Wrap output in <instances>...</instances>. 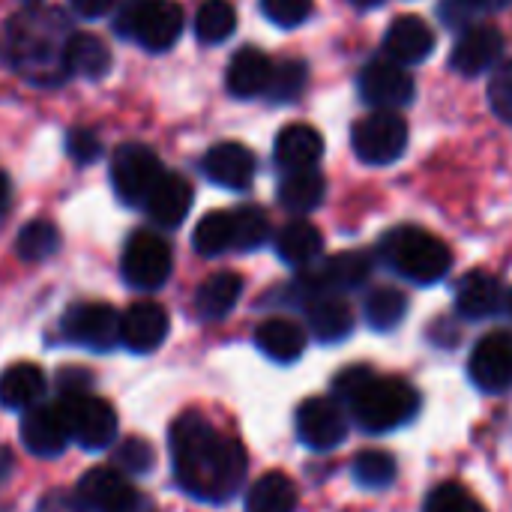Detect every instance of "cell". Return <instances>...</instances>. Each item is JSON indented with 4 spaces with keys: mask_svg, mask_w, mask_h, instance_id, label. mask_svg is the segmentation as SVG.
I'll use <instances>...</instances> for the list:
<instances>
[{
    "mask_svg": "<svg viewBox=\"0 0 512 512\" xmlns=\"http://www.w3.org/2000/svg\"><path fill=\"white\" fill-rule=\"evenodd\" d=\"M372 273V258L366 252H339L327 258L318 270L306 273L300 279V288L312 297L318 294H339V291H354L360 288Z\"/></svg>",
    "mask_w": 512,
    "mask_h": 512,
    "instance_id": "15",
    "label": "cell"
},
{
    "mask_svg": "<svg viewBox=\"0 0 512 512\" xmlns=\"http://www.w3.org/2000/svg\"><path fill=\"white\" fill-rule=\"evenodd\" d=\"M351 3H354L357 9H372V6H381L384 0H351Z\"/></svg>",
    "mask_w": 512,
    "mask_h": 512,
    "instance_id": "50",
    "label": "cell"
},
{
    "mask_svg": "<svg viewBox=\"0 0 512 512\" xmlns=\"http://www.w3.org/2000/svg\"><path fill=\"white\" fill-rule=\"evenodd\" d=\"M192 243H195V252L204 255V258H216V255H222V252L234 249L231 213H225V210L207 213V216L195 225Z\"/></svg>",
    "mask_w": 512,
    "mask_h": 512,
    "instance_id": "35",
    "label": "cell"
},
{
    "mask_svg": "<svg viewBox=\"0 0 512 512\" xmlns=\"http://www.w3.org/2000/svg\"><path fill=\"white\" fill-rule=\"evenodd\" d=\"M381 258L408 282L435 285L453 267V252L444 240L423 228H396L381 240Z\"/></svg>",
    "mask_w": 512,
    "mask_h": 512,
    "instance_id": "4",
    "label": "cell"
},
{
    "mask_svg": "<svg viewBox=\"0 0 512 512\" xmlns=\"http://www.w3.org/2000/svg\"><path fill=\"white\" fill-rule=\"evenodd\" d=\"M306 78H309V69L303 60H282L273 66V75H270V84H267V96L273 102H294L303 87H306Z\"/></svg>",
    "mask_w": 512,
    "mask_h": 512,
    "instance_id": "39",
    "label": "cell"
},
{
    "mask_svg": "<svg viewBox=\"0 0 512 512\" xmlns=\"http://www.w3.org/2000/svg\"><path fill=\"white\" fill-rule=\"evenodd\" d=\"M45 393V375L33 363H15L0 375V405L9 411H27L39 405Z\"/></svg>",
    "mask_w": 512,
    "mask_h": 512,
    "instance_id": "28",
    "label": "cell"
},
{
    "mask_svg": "<svg viewBox=\"0 0 512 512\" xmlns=\"http://www.w3.org/2000/svg\"><path fill=\"white\" fill-rule=\"evenodd\" d=\"M57 408L63 414L69 441H75L81 450L96 453V450H108L111 444H117V432H120L117 414L105 399L87 390V393L63 396Z\"/></svg>",
    "mask_w": 512,
    "mask_h": 512,
    "instance_id": "6",
    "label": "cell"
},
{
    "mask_svg": "<svg viewBox=\"0 0 512 512\" xmlns=\"http://www.w3.org/2000/svg\"><path fill=\"white\" fill-rule=\"evenodd\" d=\"M63 336L87 351H111L120 342V312L108 303H78L63 315Z\"/></svg>",
    "mask_w": 512,
    "mask_h": 512,
    "instance_id": "11",
    "label": "cell"
},
{
    "mask_svg": "<svg viewBox=\"0 0 512 512\" xmlns=\"http://www.w3.org/2000/svg\"><path fill=\"white\" fill-rule=\"evenodd\" d=\"M165 336H168V312L153 300L132 303L120 315V342L132 354H153L165 342Z\"/></svg>",
    "mask_w": 512,
    "mask_h": 512,
    "instance_id": "18",
    "label": "cell"
},
{
    "mask_svg": "<svg viewBox=\"0 0 512 512\" xmlns=\"http://www.w3.org/2000/svg\"><path fill=\"white\" fill-rule=\"evenodd\" d=\"M117 0H69V6L81 15V18H99L105 15Z\"/></svg>",
    "mask_w": 512,
    "mask_h": 512,
    "instance_id": "47",
    "label": "cell"
},
{
    "mask_svg": "<svg viewBox=\"0 0 512 512\" xmlns=\"http://www.w3.org/2000/svg\"><path fill=\"white\" fill-rule=\"evenodd\" d=\"M66 150H69V156H72L75 162L87 165V162L99 159L102 144H99V138H96L90 129H72V132L66 135Z\"/></svg>",
    "mask_w": 512,
    "mask_h": 512,
    "instance_id": "44",
    "label": "cell"
},
{
    "mask_svg": "<svg viewBox=\"0 0 512 512\" xmlns=\"http://www.w3.org/2000/svg\"><path fill=\"white\" fill-rule=\"evenodd\" d=\"M261 12L279 27H297L312 15V0H261Z\"/></svg>",
    "mask_w": 512,
    "mask_h": 512,
    "instance_id": "42",
    "label": "cell"
},
{
    "mask_svg": "<svg viewBox=\"0 0 512 512\" xmlns=\"http://www.w3.org/2000/svg\"><path fill=\"white\" fill-rule=\"evenodd\" d=\"M354 480L357 486L369 489V492H384L396 483V459L384 450H363L357 459H354Z\"/></svg>",
    "mask_w": 512,
    "mask_h": 512,
    "instance_id": "36",
    "label": "cell"
},
{
    "mask_svg": "<svg viewBox=\"0 0 512 512\" xmlns=\"http://www.w3.org/2000/svg\"><path fill=\"white\" fill-rule=\"evenodd\" d=\"M60 249V231L48 219H33L18 231L15 252L24 261H45Z\"/></svg>",
    "mask_w": 512,
    "mask_h": 512,
    "instance_id": "37",
    "label": "cell"
},
{
    "mask_svg": "<svg viewBox=\"0 0 512 512\" xmlns=\"http://www.w3.org/2000/svg\"><path fill=\"white\" fill-rule=\"evenodd\" d=\"M324 153V138L315 126L309 123H291L276 135L273 156L279 168L285 171H300V168H315V162Z\"/></svg>",
    "mask_w": 512,
    "mask_h": 512,
    "instance_id": "22",
    "label": "cell"
},
{
    "mask_svg": "<svg viewBox=\"0 0 512 512\" xmlns=\"http://www.w3.org/2000/svg\"><path fill=\"white\" fill-rule=\"evenodd\" d=\"M333 393L348 405L357 426L369 435H384L408 426L420 411V393L402 378L375 375L369 366H348L336 375Z\"/></svg>",
    "mask_w": 512,
    "mask_h": 512,
    "instance_id": "2",
    "label": "cell"
},
{
    "mask_svg": "<svg viewBox=\"0 0 512 512\" xmlns=\"http://www.w3.org/2000/svg\"><path fill=\"white\" fill-rule=\"evenodd\" d=\"M297 435L315 453L336 450L348 438V414H345L342 402H336L330 396L306 399L297 408Z\"/></svg>",
    "mask_w": 512,
    "mask_h": 512,
    "instance_id": "12",
    "label": "cell"
},
{
    "mask_svg": "<svg viewBox=\"0 0 512 512\" xmlns=\"http://www.w3.org/2000/svg\"><path fill=\"white\" fill-rule=\"evenodd\" d=\"M120 270L129 288L156 291L171 276V246L153 231H135L123 246Z\"/></svg>",
    "mask_w": 512,
    "mask_h": 512,
    "instance_id": "8",
    "label": "cell"
},
{
    "mask_svg": "<svg viewBox=\"0 0 512 512\" xmlns=\"http://www.w3.org/2000/svg\"><path fill=\"white\" fill-rule=\"evenodd\" d=\"M489 105L492 111L504 120L512 123V60L504 63L495 75H492V84H489Z\"/></svg>",
    "mask_w": 512,
    "mask_h": 512,
    "instance_id": "43",
    "label": "cell"
},
{
    "mask_svg": "<svg viewBox=\"0 0 512 512\" xmlns=\"http://www.w3.org/2000/svg\"><path fill=\"white\" fill-rule=\"evenodd\" d=\"M240 294H243V279L237 273H231V270L213 273L195 291V312L201 321H222L225 315H231Z\"/></svg>",
    "mask_w": 512,
    "mask_h": 512,
    "instance_id": "27",
    "label": "cell"
},
{
    "mask_svg": "<svg viewBox=\"0 0 512 512\" xmlns=\"http://www.w3.org/2000/svg\"><path fill=\"white\" fill-rule=\"evenodd\" d=\"M114 465L123 474H150L156 465V450L141 441V438H126L117 450H114Z\"/></svg>",
    "mask_w": 512,
    "mask_h": 512,
    "instance_id": "41",
    "label": "cell"
},
{
    "mask_svg": "<svg viewBox=\"0 0 512 512\" xmlns=\"http://www.w3.org/2000/svg\"><path fill=\"white\" fill-rule=\"evenodd\" d=\"M327 192V180L318 168H300V171H288V177L279 183V204L297 216L312 213L315 207H321Z\"/></svg>",
    "mask_w": 512,
    "mask_h": 512,
    "instance_id": "31",
    "label": "cell"
},
{
    "mask_svg": "<svg viewBox=\"0 0 512 512\" xmlns=\"http://www.w3.org/2000/svg\"><path fill=\"white\" fill-rule=\"evenodd\" d=\"M357 87H360L363 102H369L375 111H396V108H405V105L414 99V90H417V87H414V75H411L402 63H396V60H390V57L372 60V63L360 72Z\"/></svg>",
    "mask_w": 512,
    "mask_h": 512,
    "instance_id": "13",
    "label": "cell"
},
{
    "mask_svg": "<svg viewBox=\"0 0 512 512\" xmlns=\"http://www.w3.org/2000/svg\"><path fill=\"white\" fill-rule=\"evenodd\" d=\"M159 156L144 144H120L111 159V183L129 207H144L153 186L162 180Z\"/></svg>",
    "mask_w": 512,
    "mask_h": 512,
    "instance_id": "10",
    "label": "cell"
},
{
    "mask_svg": "<svg viewBox=\"0 0 512 512\" xmlns=\"http://www.w3.org/2000/svg\"><path fill=\"white\" fill-rule=\"evenodd\" d=\"M384 51L390 60L402 63V66L423 63L435 51V30L417 15H402L390 24L387 36H384Z\"/></svg>",
    "mask_w": 512,
    "mask_h": 512,
    "instance_id": "20",
    "label": "cell"
},
{
    "mask_svg": "<svg viewBox=\"0 0 512 512\" xmlns=\"http://www.w3.org/2000/svg\"><path fill=\"white\" fill-rule=\"evenodd\" d=\"M366 321H369V327L372 330H378V333H390V330H396L402 321H405V315H408V297L399 291V288H375L369 297H366Z\"/></svg>",
    "mask_w": 512,
    "mask_h": 512,
    "instance_id": "33",
    "label": "cell"
},
{
    "mask_svg": "<svg viewBox=\"0 0 512 512\" xmlns=\"http://www.w3.org/2000/svg\"><path fill=\"white\" fill-rule=\"evenodd\" d=\"M18 432H21V444L39 459H54L69 444V432H66V423H63V414L57 405L27 408Z\"/></svg>",
    "mask_w": 512,
    "mask_h": 512,
    "instance_id": "19",
    "label": "cell"
},
{
    "mask_svg": "<svg viewBox=\"0 0 512 512\" xmlns=\"http://www.w3.org/2000/svg\"><path fill=\"white\" fill-rule=\"evenodd\" d=\"M501 54H504V33L495 24H474L456 39L450 66L459 75L474 78V75L489 72L501 60Z\"/></svg>",
    "mask_w": 512,
    "mask_h": 512,
    "instance_id": "16",
    "label": "cell"
},
{
    "mask_svg": "<svg viewBox=\"0 0 512 512\" xmlns=\"http://www.w3.org/2000/svg\"><path fill=\"white\" fill-rule=\"evenodd\" d=\"M57 387L60 396H72V393H87L90 390V375L84 369H63L57 375Z\"/></svg>",
    "mask_w": 512,
    "mask_h": 512,
    "instance_id": "45",
    "label": "cell"
},
{
    "mask_svg": "<svg viewBox=\"0 0 512 512\" xmlns=\"http://www.w3.org/2000/svg\"><path fill=\"white\" fill-rule=\"evenodd\" d=\"M468 372L483 393L489 396L507 393L512 387V336L507 333L483 336L471 351Z\"/></svg>",
    "mask_w": 512,
    "mask_h": 512,
    "instance_id": "14",
    "label": "cell"
},
{
    "mask_svg": "<svg viewBox=\"0 0 512 512\" xmlns=\"http://www.w3.org/2000/svg\"><path fill=\"white\" fill-rule=\"evenodd\" d=\"M237 30V9L231 0H204L195 12V36L207 45L225 42Z\"/></svg>",
    "mask_w": 512,
    "mask_h": 512,
    "instance_id": "34",
    "label": "cell"
},
{
    "mask_svg": "<svg viewBox=\"0 0 512 512\" xmlns=\"http://www.w3.org/2000/svg\"><path fill=\"white\" fill-rule=\"evenodd\" d=\"M270 75H273V60L261 51V48H240L231 63H228V72H225V84L234 96L240 99H252V96H261L267 93V84H270Z\"/></svg>",
    "mask_w": 512,
    "mask_h": 512,
    "instance_id": "23",
    "label": "cell"
},
{
    "mask_svg": "<svg viewBox=\"0 0 512 512\" xmlns=\"http://www.w3.org/2000/svg\"><path fill=\"white\" fill-rule=\"evenodd\" d=\"M6 201H9V180H6V174L0 171V210L6 207Z\"/></svg>",
    "mask_w": 512,
    "mask_h": 512,
    "instance_id": "49",
    "label": "cell"
},
{
    "mask_svg": "<svg viewBox=\"0 0 512 512\" xmlns=\"http://www.w3.org/2000/svg\"><path fill=\"white\" fill-rule=\"evenodd\" d=\"M255 345L264 357H270L273 363H297L306 351V330L288 318H270L264 324H258L255 330Z\"/></svg>",
    "mask_w": 512,
    "mask_h": 512,
    "instance_id": "26",
    "label": "cell"
},
{
    "mask_svg": "<svg viewBox=\"0 0 512 512\" xmlns=\"http://www.w3.org/2000/svg\"><path fill=\"white\" fill-rule=\"evenodd\" d=\"M66 36V21L57 9H24L3 24L0 57L39 84H60L69 78L63 63Z\"/></svg>",
    "mask_w": 512,
    "mask_h": 512,
    "instance_id": "3",
    "label": "cell"
},
{
    "mask_svg": "<svg viewBox=\"0 0 512 512\" xmlns=\"http://www.w3.org/2000/svg\"><path fill=\"white\" fill-rule=\"evenodd\" d=\"M231 228H234V249H240V252H255L270 237V219L255 204H246V207L234 210L231 213Z\"/></svg>",
    "mask_w": 512,
    "mask_h": 512,
    "instance_id": "38",
    "label": "cell"
},
{
    "mask_svg": "<svg viewBox=\"0 0 512 512\" xmlns=\"http://www.w3.org/2000/svg\"><path fill=\"white\" fill-rule=\"evenodd\" d=\"M507 306H510V315H512V288H510V297H507Z\"/></svg>",
    "mask_w": 512,
    "mask_h": 512,
    "instance_id": "52",
    "label": "cell"
},
{
    "mask_svg": "<svg viewBox=\"0 0 512 512\" xmlns=\"http://www.w3.org/2000/svg\"><path fill=\"white\" fill-rule=\"evenodd\" d=\"M306 318H309L312 336L318 342H324V345H336V342H342V339H348L354 333V312L336 294L312 297L309 309H306Z\"/></svg>",
    "mask_w": 512,
    "mask_h": 512,
    "instance_id": "24",
    "label": "cell"
},
{
    "mask_svg": "<svg viewBox=\"0 0 512 512\" xmlns=\"http://www.w3.org/2000/svg\"><path fill=\"white\" fill-rule=\"evenodd\" d=\"M144 207L159 228H177L189 216V207H192L189 180L183 174H162V180L147 195Z\"/></svg>",
    "mask_w": 512,
    "mask_h": 512,
    "instance_id": "21",
    "label": "cell"
},
{
    "mask_svg": "<svg viewBox=\"0 0 512 512\" xmlns=\"http://www.w3.org/2000/svg\"><path fill=\"white\" fill-rule=\"evenodd\" d=\"M351 144L366 165H393L408 147V123L396 111H372L351 129Z\"/></svg>",
    "mask_w": 512,
    "mask_h": 512,
    "instance_id": "7",
    "label": "cell"
},
{
    "mask_svg": "<svg viewBox=\"0 0 512 512\" xmlns=\"http://www.w3.org/2000/svg\"><path fill=\"white\" fill-rule=\"evenodd\" d=\"M78 498L90 512H159L120 468H90L78 483Z\"/></svg>",
    "mask_w": 512,
    "mask_h": 512,
    "instance_id": "9",
    "label": "cell"
},
{
    "mask_svg": "<svg viewBox=\"0 0 512 512\" xmlns=\"http://www.w3.org/2000/svg\"><path fill=\"white\" fill-rule=\"evenodd\" d=\"M501 303H504V291L492 273L474 270V273L462 276V282L456 288V309L462 318H468V321L492 318L501 309Z\"/></svg>",
    "mask_w": 512,
    "mask_h": 512,
    "instance_id": "25",
    "label": "cell"
},
{
    "mask_svg": "<svg viewBox=\"0 0 512 512\" xmlns=\"http://www.w3.org/2000/svg\"><path fill=\"white\" fill-rule=\"evenodd\" d=\"M63 63L69 75L102 78L111 69V48L93 33H69L63 45Z\"/></svg>",
    "mask_w": 512,
    "mask_h": 512,
    "instance_id": "29",
    "label": "cell"
},
{
    "mask_svg": "<svg viewBox=\"0 0 512 512\" xmlns=\"http://www.w3.org/2000/svg\"><path fill=\"white\" fill-rule=\"evenodd\" d=\"M297 510V486L291 477L270 471L252 483L246 492V512H294Z\"/></svg>",
    "mask_w": 512,
    "mask_h": 512,
    "instance_id": "32",
    "label": "cell"
},
{
    "mask_svg": "<svg viewBox=\"0 0 512 512\" xmlns=\"http://www.w3.org/2000/svg\"><path fill=\"white\" fill-rule=\"evenodd\" d=\"M276 252L285 264L291 267H309L321 258L324 252V237L321 231L306 222V219H294L288 222L279 234H276Z\"/></svg>",
    "mask_w": 512,
    "mask_h": 512,
    "instance_id": "30",
    "label": "cell"
},
{
    "mask_svg": "<svg viewBox=\"0 0 512 512\" xmlns=\"http://www.w3.org/2000/svg\"><path fill=\"white\" fill-rule=\"evenodd\" d=\"M39 512H90V510L81 504V498H78V495L72 498V495H66V492H54V495L42 498Z\"/></svg>",
    "mask_w": 512,
    "mask_h": 512,
    "instance_id": "46",
    "label": "cell"
},
{
    "mask_svg": "<svg viewBox=\"0 0 512 512\" xmlns=\"http://www.w3.org/2000/svg\"><path fill=\"white\" fill-rule=\"evenodd\" d=\"M171 465L177 486L204 504H228L246 480V450L201 414H183L171 426Z\"/></svg>",
    "mask_w": 512,
    "mask_h": 512,
    "instance_id": "1",
    "label": "cell"
},
{
    "mask_svg": "<svg viewBox=\"0 0 512 512\" xmlns=\"http://www.w3.org/2000/svg\"><path fill=\"white\" fill-rule=\"evenodd\" d=\"M114 27L147 51H168L183 33V9L174 0H123Z\"/></svg>",
    "mask_w": 512,
    "mask_h": 512,
    "instance_id": "5",
    "label": "cell"
},
{
    "mask_svg": "<svg viewBox=\"0 0 512 512\" xmlns=\"http://www.w3.org/2000/svg\"><path fill=\"white\" fill-rule=\"evenodd\" d=\"M0 462H12V459H9V453H6V450H0ZM3 474H6V471H3V468H0V477H3Z\"/></svg>",
    "mask_w": 512,
    "mask_h": 512,
    "instance_id": "51",
    "label": "cell"
},
{
    "mask_svg": "<svg viewBox=\"0 0 512 512\" xmlns=\"http://www.w3.org/2000/svg\"><path fill=\"white\" fill-rule=\"evenodd\" d=\"M201 168H204L210 183H216L222 189H231V192H243V189L252 186L258 162H255V153L246 144L222 141V144H213L204 153Z\"/></svg>",
    "mask_w": 512,
    "mask_h": 512,
    "instance_id": "17",
    "label": "cell"
},
{
    "mask_svg": "<svg viewBox=\"0 0 512 512\" xmlns=\"http://www.w3.org/2000/svg\"><path fill=\"white\" fill-rule=\"evenodd\" d=\"M453 6H462L465 9V15L468 12H477V9H486L489 3H495V0H450Z\"/></svg>",
    "mask_w": 512,
    "mask_h": 512,
    "instance_id": "48",
    "label": "cell"
},
{
    "mask_svg": "<svg viewBox=\"0 0 512 512\" xmlns=\"http://www.w3.org/2000/svg\"><path fill=\"white\" fill-rule=\"evenodd\" d=\"M426 512H489L474 492L459 483H444L426 498Z\"/></svg>",
    "mask_w": 512,
    "mask_h": 512,
    "instance_id": "40",
    "label": "cell"
}]
</instances>
